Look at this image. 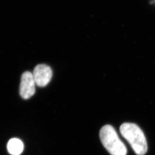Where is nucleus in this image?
<instances>
[{
    "mask_svg": "<svg viewBox=\"0 0 155 155\" xmlns=\"http://www.w3.org/2000/svg\"><path fill=\"white\" fill-rule=\"evenodd\" d=\"M120 133L130 145L137 155H144L147 152L148 145L143 132L136 124L124 123L120 128Z\"/></svg>",
    "mask_w": 155,
    "mask_h": 155,
    "instance_id": "nucleus-1",
    "label": "nucleus"
},
{
    "mask_svg": "<svg viewBox=\"0 0 155 155\" xmlns=\"http://www.w3.org/2000/svg\"><path fill=\"white\" fill-rule=\"evenodd\" d=\"M100 137L103 145L111 155H127V147L112 126L106 125L102 127Z\"/></svg>",
    "mask_w": 155,
    "mask_h": 155,
    "instance_id": "nucleus-2",
    "label": "nucleus"
},
{
    "mask_svg": "<svg viewBox=\"0 0 155 155\" xmlns=\"http://www.w3.org/2000/svg\"><path fill=\"white\" fill-rule=\"evenodd\" d=\"M36 83L33 74L30 71H25L22 74L20 86V94L23 99L27 100L35 93Z\"/></svg>",
    "mask_w": 155,
    "mask_h": 155,
    "instance_id": "nucleus-3",
    "label": "nucleus"
},
{
    "mask_svg": "<svg viewBox=\"0 0 155 155\" xmlns=\"http://www.w3.org/2000/svg\"><path fill=\"white\" fill-rule=\"evenodd\" d=\"M32 74L36 84L41 87L50 83L52 77V71L50 67L43 64L35 67Z\"/></svg>",
    "mask_w": 155,
    "mask_h": 155,
    "instance_id": "nucleus-4",
    "label": "nucleus"
},
{
    "mask_svg": "<svg viewBox=\"0 0 155 155\" xmlns=\"http://www.w3.org/2000/svg\"><path fill=\"white\" fill-rule=\"evenodd\" d=\"M7 149L11 155H20L24 150V144L19 139H12L8 143Z\"/></svg>",
    "mask_w": 155,
    "mask_h": 155,
    "instance_id": "nucleus-5",
    "label": "nucleus"
}]
</instances>
